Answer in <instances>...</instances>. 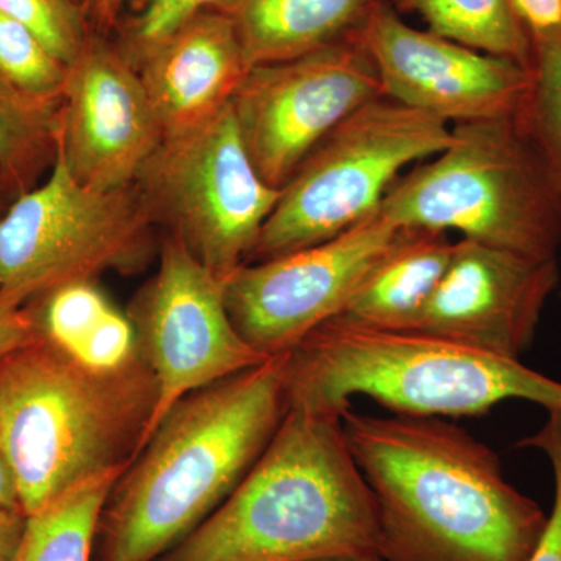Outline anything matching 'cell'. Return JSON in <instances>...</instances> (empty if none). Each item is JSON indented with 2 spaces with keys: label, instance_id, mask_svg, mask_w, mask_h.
I'll return each mask as SVG.
<instances>
[{
  "label": "cell",
  "instance_id": "22",
  "mask_svg": "<svg viewBox=\"0 0 561 561\" xmlns=\"http://www.w3.org/2000/svg\"><path fill=\"white\" fill-rule=\"evenodd\" d=\"M47 341L77 356L116 306L98 287V280H80L43 295L27 305Z\"/></svg>",
  "mask_w": 561,
  "mask_h": 561
},
{
  "label": "cell",
  "instance_id": "20",
  "mask_svg": "<svg viewBox=\"0 0 561 561\" xmlns=\"http://www.w3.org/2000/svg\"><path fill=\"white\" fill-rule=\"evenodd\" d=\"M121 474L77 486L25 516V526L11 561H94L99 519Z\"/></svg>",
  "mask_w": 561,
  "mask_h": 561
},
{
  "label": "cell",
  "instance_id": "16",
  "mask_svg": "<svg viewBox=\"0 0 561 561\" xmlns=\"http://www.w3.org/2000/svg\"><path fill=\"white\" fill-rule=\"evenodd\" d=\"M135 66L164 138L230 105L250 69L234 22L220 10L181 25Z\"/></svg>",
  "mask_w": 561,
  "mask_h": 561
},
{
  "label": "cell",
  "instance_id": "26",
  "mask_svg": "<svg viewBox=\"0 0 561 561\" xmlns=\"http://www.w3.org/2000/svg\"><path fill=\"white\" fill-rule=\"evenodd\" d=\"M236 0H147L139 16L127 32V46L122 49L136 65L150 49L168 38L181 25L209 10L225 11Z\"/></svg>",
  "mask_w": 561,
  "mask_h": 561
},
{
  "label": "cell",
  "instance_id": "35",
  "mask_svg": "<svg viewBox=\"0 0 561 561\" xmlns=\"http://www.w3.org/2000/svg\"><path fill=\"white\" fill-rule=\"evenodd\" d=\"M76 2H79L80 5H83V9H84V0H76Z\"/></svg>",
  "mask_w": 561,
  "mask_h": 561
},
{
  "label": "cell",
  "instance_id": "3",
  "mask_svg": "<svg viewBox=\"0 0 561 561\" xmlns=\"http://www.w3.org/2000/svg\"><path fill=\"white\" fill-rule=\"evenodd\" d=\"M345 412L289 402L238 489L157 561L381 559L375 497L350 451Z\"/></svg>",
  "mask_w": 561,
  "mask_h": 561
},
{
  "label": "cell",
  "instance_id": "32",
  "mask_svg": "<svg viewBox=\"0 0 561 561\" xmlns=\"http://www.w3.org/2000/svg\"><path fill=\"white\" fill-rule=\"evenodd\" d=\"M3 508H20L16 483L2 454H0V511Z\"/></svg>",
  "mask_w": 561,
  "mask_h": 561
},
{
  "label": "cell",
  "instance_id": "11",
  "mask_svg": "<svg viewBox=\"0 0 561 561\" xmlns=\"http://www.w3.org/2000/svg\"><path fill=\"white\" fill-rule=\"evenodd\" d=\"M127 313L158 389L142 446L192 391L271 359L243 341L232 324L224 279L172 234L162 238L158 271L140 287Z\"/></svg>",
  "mask_w": 561,
  "mask_h": 561
},
{
  "label": "cell",
  "instance_id": "25",
  "mask_svg": "<svg viewBox=\"0 0 561 561\" xmlns=\"http://www.w3.org/2000/svg\"><path fill=\"white\" fill-rule=\"evenodd\" d=\"M0 11L27 27L66 66L87 43V11L76 0H0Z\"/></svg>",
  "mask_w": 561,
  "mask_h": 561
},
{
  "label": "cell",
  "instance_id": "27",
  "mask_svg": "<svg viewBox=\"0 0 561 561\" xmlns=\"http://www.w3.org/2000/svg\"><path fill=\"white\" fill-rule=\"evenodd\" d=\"M545 454L552 468L553 507L537 548L527 561H561V409L548 411L541 430L518 443Z\"/></svg>",
  "mask_w": 561,
  "mask_h": 561
},
{
  "label": "cell",
  "instance_id": "13",
  "mask_svg": "<svg viewBox=\"0 0 561 561\" xmlns=\"http://www.w3.org/2000/svg\"><path fill=\"white\" fill-rule=\"evenodd\" d=\"M354 38L371 58L386 98L449 125L519 116L529 94L530 69L413 28L386 0Z\"/></svg>",
  "mask_w": 561,
  "mask_h": 561
},
{
  "label": "cell",
  "instance_id": "18",
  "mask_svg": "<svg viewBox=\"0 0 561 561\" xmlns=\"http://www.w3.org/2000/svg\"><path fill=\"white\" fill-rule=\"evenodd\" d=\"M382 0H236L230 14L249 68L354 38Z\"/></svg>",
  "mask_w": 561,
  "mask_h": 561
},
{
  "label": "cell",
  "instance_id": "31",
  "mask_svg": "<svg viewBox=\"0 0 561 561\" xmlns=\"http://www.w3.org/2000/svg\"><path fill=\"white\" fill-rule=\"evenodd\" d=\"M125 2L127 0H84V11L98 27L111 28L119 20Z\"/></svg>",
  "mask_w": 561,
  "mask_h": 561
},
{
  "label": "cell",
  "instance_id": "15",
  "mask_svg": "<svg viewBox=\"0 0 561 561\" xmlns=\"http://www.w3.org/2000/svg\"><path fill=\"white\" fill-rule=\"evenodd\" d=\"M559 280L556 257L540 260L460 239L415 331L519 359Z\"/></svg>",
  "mask_w": 561,
  "mask_h": 561
},
{
  "label": "cell",
  "instance_id": "8",
  "mask_svg": "<svg viewBox=\"0 0 561 561\" xmlns=\"http://www.w3.org/2000/svg\"><path fill=\"white\" fill-rule=\"evenodd\" d=\"M157 228L136 184L83 186L57 150L47 179L0 214V297L27 306L106 272H142L157 254Z\"/></svg>",
  "mask_w": 561,
  "mask_h": 561
},
{
  "label": "cell",
  "instance_id": "28",
  "mask_svg": "<svg viewBox=\"0 0 561 561\" xmlns=\"http://www.w3.org/2000/svg\"><path fill=\"white\" fill-rule=\"evenodd\" d=\"M511 5L531 46L561 39V0H511Z\"/></svg>",
  "mask_w": 561,
  "mask_h": 561
},
{
  "label": "cell",
  "instance_id": "33",
  "mask_svg": "<svg viewBox=\"0 0 561 561\" xmlns=\"http://www.w3.org/2000/svg\"><path fill=\"white\" fill-rule=\"evenodd\" d=\"M11 197H13V194H11L5 181L0 176V214L5 213V209L9 208L10 203L13 202L10 201Z\"/></svg>",
  "mask_w": 561,
  "mask_h": 561
},
{
  "label": "cell",
  "instance_id": "14",
  "mask_svg": "<svg viewBox=\"0 0 561 561\" xmlns=\"http://www.w3.org/2000/svg\"><path fill=\"white\" fill-rule=\"evenodd\" d=\"M162 139L136 66L88 36L61 98L58 153L70 175L94 190L133 186Z\"/></svg>",
  "mask_w": 561,
  "mask_h": 561
},
{
  "label": "cell",
  "instance_id": "17",
  "mask_svg": "<svg viewBox=\"0 0 561 561\" xmlns=\"http://www.w3.org/2000/svg\"><path fill=\"white\" fill-rule=\"evenodd\" d=\"M453 249L443 232L402 230L334 320L365 330L415 331Z\"/></svg>",
  "mask_w": 561,
  "mask_h": 561
},
{
  "label": "cell",
  "instance_id": "2",
  "mask_svg": "<svg viewBox=\"0 0 561 561\" xmlns=\"http://www.w3.org/2000/svg\"><path fill=\"white\" fill-rule=\"evenodd\" d=\"M287 357L272 356L173 405L114 482L94 561H157L230 497L289 408Z\"/></svg>",
  "mask_w": 561,
  "mask_h": 561
},
{
  "label": "cell",
  "instance_id": "12",
  "mask_svg": "<svg viewBox=\"0 0 561 561\" xmlns=\"http://www.w3.org/2000/svg\"><path fill=\"white\" fill-rule=\"evenodd\" d=\"M401 232L379 208L330 241L243 264L224 279L232 324L265 356L289 353L345 309Z\"/></svg>",
  "mask_w": 561,
  "mask_h": 561
},
{
  "label": "cell",
  "instance_id": "4",
  "mask_svg": "<svg viewBox=\"0 0 561 561\" xmlns=\"http://www.w3.org/2000/svg\"><path fill=\"white\" fill-rule=\"evenodd\" d=\"M158 389L139 354L98 371L41 337L0 359V454L25 516L122 474L142 448Z\"/></svg>",
  "mask_w": 561,
  "mask_h": 561
},
{
  "label": "cell",
  "instance_id": "6",
  "mask_svg": "<svg viewBox=\"0 0 561 561\" xmlns=\"http://www.w3.org/2000/svg\"><path fill=\"white\" fill-rule=\"evenodd\" d=\"M453 142L394 181L381 210L402 230L553 260L561 191L518 116L451 125Z\"/></svg>",
  "mask_w": 561,
  "mask_h": 561
},
{
  "label": "cell",
  "instance_id": "1",
  "mask_svg": "<svg viewBox=\"0 0 561 561\" xmlns=\"http://www.w3.org/2000/svg\"><path fill=\"white\" fill-rule=\"evenodd\" d=\"M375 497L382 561H527L549 515L497 454L445 419L343 413Z\"/></svg>",
  "mask_w": 561,
  "mask_h": 561
},
{
  "label": "cell",
  "instance_id": "21",
  "mask_svg": "<svg viewBox=\"0 0 561 561\" xmlns=\"http://www.w3.org/2000/svg\"><path fill=\"white\" fill-rule=\"evenodd\" d=\"M419 14L427 31L530 69L534 49L511 0H393Z\"/></svg>",
  "mask_w": 561,
  "mask_h": 561
},
{
  "label": "cell",
  "instance_id": "5",
  "mask_svg": "<svg viewBox=\"0 0 561 561\" xmlns=\"http://www.w3.org/2000/svg\"><path fill=\"white\" fill-rule=\"evenodd\" d=\"M287 400L345 412L357 394L393 415L463 419L505 401L561 409V382L519 359L420 331L331 320L289 351Z\"/></svg>",
  "mask_w": 561,
  "mask_h": 561
},
{
  "label": "cell",
  "instance_id": "10",
  "mask_svg": "<svg viewBox=\"0 0 561 561\" xmlns=\"http://www.w3.org/2000/svg\"><path fill=\"white\" fill-rule=\"evenodd\" d=\"M382 95L371 58L351 38L294 60L253 66L231 110L254 168L283 190L343 121Z\"/></svg>",
  "mask_w": 561,
  "mask_h": 561
},
{
  "label": "cell",
  "instance_id": "30",
  "mask_svg": "<svg viewBox=\"0 0 561 561\" xmlns=\"http://www.w3.org/2000/svg\"><path fill=\"white\" fill-rule=\"evenodd\" d=\"M25 515L20 508L0 511V561H11L21 540Z\"/></svg>",
  "mask_w": 561,
  "mask_h": 561
},
{
  "label": "cell",
  "instance_id": "29",
  "mask_svg": "<svg viewBox=\"0 0 561 561\" xmlns=\"http://www.w3.org/2000/svg\"><path fill=\"white\" fill-rule=\"evenodd\" d=\"M39 337L38 323L31 309L0 297V359Z\"/></svg>",
  "mask_w": 561,
  "mask_h": 561
},
{
  "label": "cell",
  "instance_id": "34",
  "mask_svg": "<svg viewBox=\"0 0 561 561\" xmlns=\"http://www.w3.org/2000/svg\"><path fill=\"white\" fill-rule=\"evenodd\" d=\"M309 561H382L381 559H360V557H330V559H319Z\"/></svg>",
  "mask_w": 561,
  "mask_h": 561
},
{
  "label": "cell",
  "instance_id": "9",
  "mask_svg": "<svg viewBox=\"0 0 561 561\" xmlns=\"http://www.w3.org/2000/svg\"><path fill=\"white\" fill-rule=\"evenodd\" d=\"M136 186L158 227L221 279L247 264L280 195L251 162L231 103L165 136Z\"/></svg>",
  "mask_w": 561,
  "mask_h": 561
},
{
  "label": "cell",
  "instance_id": "7",
  "mask_svg": "<svg viewBox=\"0 0 561 561\" xmlns=\"http://www.w3.org/2000/svg\"><path fill=\"white\" fill-rule=\"evenodd\" d=\"M453 142L451 125L391 99H375L343 121L306 158L265 221L249 262L317 245L381 208L404 169Z\"/></svg>",
  "mask_w": 561,
  "mask_h": 561
},
{
  "label": "cell",
  "instance_id": "19",
  "mask_svg": "<svg viewBox=\"0 0 561 561\" xmlns=\"http://www.w3.org/2000/svg\"><path fill=\"white\" fill-rule=\"evenodd\" d=\"M60 106L0 77V176L14 198L50 172L57 158Z\"/></svg>",
  "mask_w": 561,
  "mask_h": 561
},
{
  "label": "cell",
  "instance_id": "24",
  "mask_svg": "<svg viewBox=\"0 0 561 561\" xmlns=\"http://www.w3.org/2000/svg\"><path fill=\"white\" fill-rule=\"evenodd\" d=\"M69 66L0 11V77L41 101L61 103Z\"/></svg>",
  "mask_w": 561,
  "mask_h": 561
},
{
  "label": "cell",
  "instance_id": "23",
  "mask_svg": "<svg viewBox=\"0 0 561 561\" xmlns=\"http://www.w3.org/2000/svg\"><path fill=\"white\" fill-rule=\"evenodd\" d=\"M531 49L530 90L518 119L561 191V39Z\"/></svg>",
  "mask_w": 561,
  "mask_h": 561
}]
</instances>
